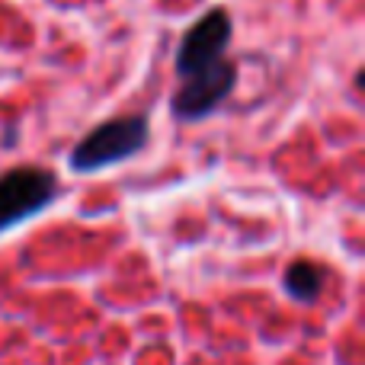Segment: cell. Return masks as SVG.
Wrapping results in <instances>:
<instances>
[{"instance_id":"1","label":"cell","mask_w":365,"mask_h":365,"mask_svg":"<svg viewBox=\"0 0 365 365\" xmlns=\"http://www.w3.org/2000/svg\"><path fill=\"white\" fill-rule=\"evenodd\" d=\"M151 138L145 115H119L103 125H96L90 135H83L71 151V170L74 173H93L103 167L122 164L135 158Z\"/></svg>"},{"instance_id":"2","label":"cell","mask_w":365,"mask_h":365,"mask_svg":"<svg viewBox=\"0 0 365 365\" xmlns=\"http://www.w3.org/2000/svg\"><path fill=\"white\" fill-rule=\"evenodd\" d=\"M58 195L55 173L42 167H16L0 177V234L38 215Z\"/></svg>"},{"instance_id":"3","label":"cell","mask_w":365,"mask_h":365,"mask_svg":"<svg viewBox=\"0 0 365 365\" xmlns=\"http://www.w3.org/2000/svg\"><path fill=\"white\" fill-rule=\"evenodd\" d=\"M234 83H237V71H234L231 61H215L208 68L195 71V74L182 77L180 90L173 93L170 100V109L180 122H199V119H208L221 103L231 96Z\"/></svg>"},{"instance_id":"4","label":"cell","mask_w":365,"mask_h":365,"mask_svg":"<svg viewBox=\"0 0 365 365\" xmlns=\"http://www.w3.org/2000/svg\"><path fill=\"white\" fill-rule=\"evenodd\" d=\"M231 16H227L225 6H212L192 29L182 36L180 42V51H177V74L180 81L195 71L208 68V64L221 61L225 58V48L231 42Z\"/></svg>"},{"instance_id":"5","label":"cell","mask_w":365,"mask_h":365,"mask_svg":"<svg viewBox=\"0 0 365 365\" xmlns=\"http://www.w3.org/2000/svg\"><path fill=\"white\" fill-rule=\"evenodd\" d=\"M324 279H327V272H324L317 263L298 259V263H292L289 272H285V289H289L298 302H314L324 289Z\"/></svg>"}]
</instances>
